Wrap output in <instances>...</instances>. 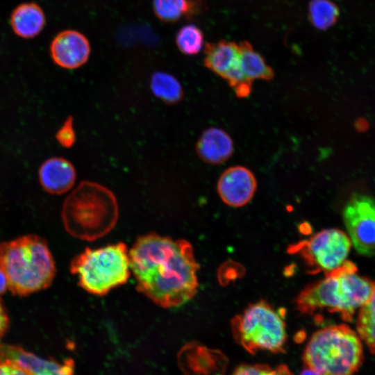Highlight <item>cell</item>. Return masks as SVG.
Instances as JSON below:
<instances>
[{"instance_id": "obj_1", "label": "cell", "mask_w": 375, "mask_h": 375, "mask_svg": "<svg viewBox=\"0 0 375 375\" xmlns=\"http://www.w3.org/2000/svg\"><path fill=\"white\" fill-rule=\"evenodd\" d=\"M138 290L158 306H181L196 294L199 265L192 244L156 233L140 236L129 251Z\"/></svg>"}, {"instance_id": "obj_2", "label": "cell", "mask_w": 375, "mask_h": 375, "mask_svg": "<svg viewBox=\"0 0 375 375\" xmlns=\"http://www.w3.org/2000/svg\"><path fill=\"white\" fill-rule=\"evenodd\" d=\"M375 282L360 276L357 267L347 260L324 278L306 285L295 299L300 312L314 315L322 310L338 313L351 322L356 311L370 298Z\"/></svg>"}, {"instance_id": "obj_3", "label": "cell", "mask_w": 375, "mask_h": 375, "mask_svg": "<svg viewBox=\"0 0 375 375\" xmlns=\"http://www.w3.org/2000/svg\"><path fill=\"white\" fill-rule=\"evenodd\" d=\"M0 267L8 289L24 297L48 288L56 274L53 256L45 240L26 235L0 245Z\"/></svg>"}, {"instance_id": "obj_4", "label": "cell", "mask_w": 375, "mask_h": 375, "mask_svg": "<svg viewBox=\"0 0 375 375\" xmlns=\"http://www.w3.org/2000/svg\"><path fill=\"white\" fill-rule=\"evenodd\" d=\"M61 215L69 234L91 241L104 236L115 227L119 208L110 190L97 183L84 181L67 197Z\"/></svg>"}, {"instance_id": "obj_5", "label": "cell", "mask_w": 375, "mask_h": 375, "mask_svg": "<svg viewBox=\"0 0 375 375\" xmlns=\"http://www.w3.org/2000/svg\"><path fill=\"white\" fill-rule=\"evenodd\" d=\"M303 358L319 375H354L363 360L361 339L346 324L328 326L313 333Z\"/></svg>"}, {"instance_id": "obj_6", "label": "cell", "mask_w": 375, "mask_h": 375, "mask_svg": "<svg viewBox=\"0 0 375 375\" xmlns=\"http://www.w3.org/2000/svg\"><path fill=\"white\" fill-rule=\"evenodd\" d=\"M70 272L88 292L103 296L125 284L131 276L129 251L123 242L87 248L73 258Z\"/></svg>"}, {"instance_id": "obj_7", "label": "cell", "mask_w": 375, "mask_h": 375, "mask_svg": "<svg viewBox=\"0 0 375 375\" xmlns=\"http://www.w3.org/2000/svg\"><path fill=\"white\" fill-rule=\"evenodd\" d=\"M235 341L250 353L258 351L283 352L287 340L285 324L267 302L250 304L231 322Z\"/></svg>"}, {"instance_id": "obj_8", "label": "cell", "mask_w": 375, "mask_h": 375, "mask_svg": "<svg viewBox=\"0 0 375 375\" xmlns=\"http://www.w3.org/2000/svg\"><path fill=\"white\" fill-rule=\"evenodd\" d=\"M351 243L349 236L337 228L322 230L287 249L290 254L299 256L311 274L331 272L347 261Z\"/></svg>"}, {"instance_id": "obj_9", "label": "cell", "mask_w": 375, "mask_h": 375, "mask_svg": "<svg viewBox=\"0 0 375 375\" xmlns=\"http://www.w3.org/2000/svg\"><path fill=\"white\" fill-rule=\"evenodd\" d=\"M342 217L351 245L366 256L375 255V199L355 194L344 206Z\"/></svg>"}, {"instance_id": "obj_10", "label": "cell", "mask_w": 375, "mask_h": 375, "mask_svg": "<svg viewBox=\"0 0 375 375\" xmlns=\"http://www.w3.org/2000/svg\"><path fill=\"white\" fill-rule=\"evenodd\" d=\"M257 188L255 176L243 166H232L223 172L217 185V192L226 205L241 207L253 198Z\"/></svg>"}, {"instance_id": "obj_11", "label": "cell", "mask_w": 375, "mask_h": 375, "mask_svg": "<svg viewBox=\"0 0 375 375\" xmlns=\"http://www.w3.org/2000/svg\"><path fill=\"white\" fill-rule=\"evenodd\" d=\"M2 361L15 362L30 375H74L72 359L68 358L62 362L44 359L13 344L0 343V362Z\"/></svg>"}, {"instance_id": "obj_12", "label": "cell", "mask_w": 375, "mask_h": 375, "mask_svg": "<svg viewBox=\"0 0 375 375\" xmlns=\"http://www.w3.org/2000/svg\"><path fill=\"white\" fill-rule=\"evenodd\" d=\"M50 51L57 65L74 69L83 66L88 60L91 47L83 34L74 30H65L53 39Z\"/></svg>"}, {"instance_id": "obj_13", "label": "cell", "mask_w": 375, "mask_h": 375, "mask_svg": "<svg viewBox=\"0 0 375 375\" xmlns=\"http://www.w3.org/2000/svg\"><path fill=\"white\" fill-rule=\"evenodd\" d=\"M38 178L45 191L52 194H61L73 188L76 172L73 164L66 158L51 157L40 165Z\"/></svg>"}, {"instance_id": "obj_14", "label": "cell", "mask_w": 375, "mask_h": 375, "mask_svg": "<svg viewBox=\"0 0 375 375\" xmlns=\"http://www.w3.org/2000/svg\"><path fill=\"white\" fill-rule=\"evenodd\" d=\"M196 152L205 162L219 165L226 162L232 156L233 142L225 131L219 128L210 127L206 129L198 139Z\"/></svg>"}, {"instance_id": "obj_15", "label": "cell", "mask_w": 375, "mask_h": 375, "mask_svg": "<svg viewBox=\"0 0 375 375\" xmlns=\"http://www.w3.org/2000/svg\"><path fill=\"white\" fill-rule=\"evenodd\" d=\"M203 52L204 65L224 79L240 65L239 45L235 42L221 40L207 42Z\"/></svg>"}, {"instance_id": "obj_16", "label": "cell", "mask_w": 375, "mask_h": 375, "mask_svg": "<svg viewBox=\"0 0 375 375\" xmlns=\"http://www.w3.org/2000/svg\"><path fill=\"white\" fill-rule=\"evenodd\" d=\"M11 26L15 33L24 38H33L42 30L45 17L41 8L34 3H23L11 15Z\"/></svg>"}, {"instance_id": "obj_17", "label": "cell", "mask_w": 375, "mask_h": 375, "mask_svg": "<svg viewBox=\"0 0 375 375\" xmlns=\"http://www.w3.org/2000/svg\"><path fill=\"white\" fill-rule=\"evenodd\" d=\"M240 67L244 75L253 82V80L271 81L274 71L267 64L264 58L257 52L250 42L242 40L238 43Z\"/></svg>"}, {"instance_id": "obj_18", "label": "cell", "mask_w": 375, "mask_h": 375, "mask_svg": "<svg viewBox=\"0 0 375 375\" xmlns=\"http://www.w3.org/2000/svg\"><path fill=\"white\" fill-rule=\"evenodd\" d=\"M202 4L200 0H153L156 16L164 22H175L186 17L199 14Z\"/></svg>"}, {"instance_id": "obj_19", "label": "cell", "mask_w": 375, "mask_h": 375, "mask_svg": "<svg viewBox=\"0 0 375 375\" xmlns=\"http://www.w3.org/2000/svg\"><path fill=\"white\" fill-rule=\"evenodd\" d=\"M150 88L153 94L167 104H176L183 98V87L173 75L156 72L151 77Z\"/></svg>"}, {"instance_id": "obj_20", "label": "cell", "mask_w": 375, "mask_h": 375, "mask_svg": "<svg viewBox=\"0 0 375 375\" xmlns=\"http://www.w3.org/2000/svg\"><path fill=\"white\" fill-rule=\"evenodd\" d=\"M308 15L315 28L325 31L336 24L340 16V9L331 0H310Z\"/></svg>"}, {"instance_id": "obj_21", "label": "cell", "mask_w": 375, "mask_h": 375, "mask_svg": "<svg viewBox=\"0 0 375 375\" xmlns=\"http://www.w3.org/2000/svg\"><path fill=\"white\" fill-rule=\"evenodd\" d=\"M356 327L361 340L375 354V289L369 300L359 309Z\"/></svg>"}, {"instance_id": "obj_22", "label": "cell", "mask_w": 375, "mask_h": 375, "mask_svg": "<svg viewBox=\"0 0 375 375\" xmlns=\"http://www.w3.org/2000/svg\"><path fill=\"white\" fill-rule=\"evenodd\" d=\"M204 36L202 31L194 24L182 26L177 32L175 41L178 50L186 56H194L203 46Z\"/></svg>"}, {"instance_id": "obj_23", "label": "cell", "mask_w": 375, "mask_h": 375, "mask_svg": "<svg viewBox=\"0 0 375 375\" xmlns=\"http://www.w3.org/2000/svg\"><path fill=\"white\" fill-rule=\"evenodd\" d=\"M232 375H294L285 365H280L275 367L263 364L241 365L238 366Z\"/></svg>"}, {"instance_id": "obj_24", "label": "cell", "mask_w": 375, "mask_h": 375, "mask_svg": "<svg viewBox=\"0 0 375 375\" xmlns=\"http://www.w3.org/2000/svg\"><path fill=\"white\" fill-rule=\"evenodd\" d=\"M58 142L65 148H70L75 143L76 136L74 128L73 117H69L56 134Z\"/></svg>"}, {"instance_id": "obj_25", "label": "cell", "mask_w": 375, "mask_h": 375, "mask_svg": "<svg viewBox=\"0 0 375 375\" xmlns=\"http://www.w3.org/2000/svg\"><path fill=\"white\" fill-rule=\"evenodd\" d=\"M0 375H30L23 367L10 361L0 362Z\"/></svg>"}, {"instance_id": "obj_26", "label": "cell", "mask_w": 375, "mask_h": 375, "mask_svg": "<svg viewBox=\"0 0 375 375\" xmlns=\"http://www.w3.org/2000/svg\"><path fill=\"white\" fill-rule=\"evenodd\" d=\"M9 326V317L6 307L0 299V339L4 335Z\"/></svg>"}, {"instance_id": "obj_27", "label": "cell", "mask_w": 375, "mask_h": 375, "mask_svg": "<svg viewBox=\"0 0 375 375\" xmlns=\"http://www.w3.org/2000/svg\"><path fill=\"white\" fill-rule=\"evenodd\" d=\"M8 289L6 277L0 267V294H3Z\"/></svg>"}, {"instance_id": "obj_28", "label": "cell", "mask_w": 375, "mask_h": 375, "mask_svg": "<svg viewBox=\"0 0 375 375\" xmlns=\"http://www.w3.org/2000/svg\"><path fill=\"white\" fill-rule=\"evenodd\" d=\"M300 375H319L317 372L311 368L307 367L304 369L300 374Z\"/></svg>"}]
</instances>
